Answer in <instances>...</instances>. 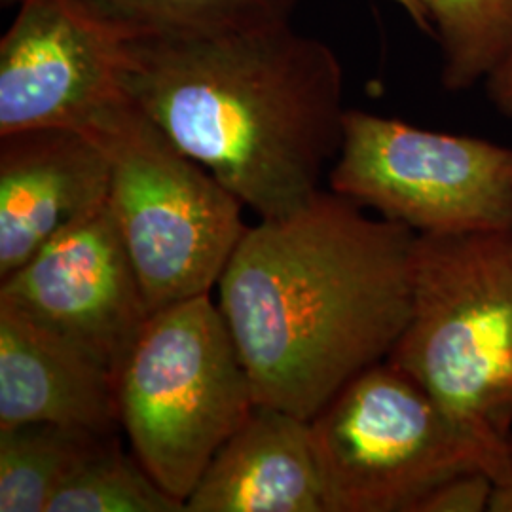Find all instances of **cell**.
<instances>
[{
  "label": "cell",
  "instance_id": "e0dca14e",
  "mask_svg": "<svg viewBox=\"0 0 512 512\" xmlns=\"http://www.w3.org/2000/svg\"><path fill=\"white\" fill-rule=\"evenodd\" d=\"M494 484V480L484 473H463L448 478L425 495L416 512L488 511Z\"/></svg>",
  "mask_w": 512,
  "mask_h": 512
},
{
  "label": "cell",
  "instance_id": "277c9868",
  "mask_svg": "<svg viewBox=\"0 0 512 512\" xmlns=\"http://www.w3.org/2000/svg\"><path fill=\"white\" fill-rule=\"evenodd\" d=\"M310 429L327 512H416L448 478H512V448L463 427L389 361L351 380Z\"/></svg>",
  "mask_w": 512,
  "mask_h": 512
},
{
  "label": "cell",
  "instance_id": "7a4b0ae2",
  "mask_svg": "<svg viewBox=\"0 0 512 512\" xmlns=\"http://www.w3.org/2000/svg\"><path fill=\"white\" fill-rule=\"evenodd\" d=\"M129 99L260 219L319 192L344 141V69L291 23L209 37H133Z\"/></svg>",
  "mask_w": 512,
  "mask_h": 512
},
{
  "label": "cell",
  "instance_id": "6da1fadb",
  "mask_svg": "<svg viewBox=\"0 0 512 512\" xmlns=\"http://www.w3.org/2000/svg\"><path fill=\"white\" fill-rule=\"evenodd\" d=\"M416 238L332 190L245 230L219 308L256 403L313 420L387 359L412 311Z\"/></svg>",
  "mask_w": 512,
  "mask_h": 512
},
{
  "label": "cell",
  "instance_id": "4fadbf2b",
  "mask_svg": "<svg viewBox=\"0 0 512 512\" xmlns=\"http://www.w3.org/2000/svg\"><path fill=\"white\" fill-rule=\"evenodd\" d=\"M114 437L46 421L0 429V512H48L55 494Z\"/></svg>",
  "mask_w": 512,
  "mask_h": 512
},
{
  "label": "cell",
  "instance_id": "9c48e42d",
  "mask_svg": "<svg viewBox=\"0 0 512 512\" xmlns=\"http://www.w3.org/2000/svg\"><path fill=\"white\" fill-rule=\"evenodd\" d=\"M0 300L90 355L114 380L152 313L109 203L0 279Z\"/></svg>",
  "mask_w": 512,
  "mask_h": 512
},
{
  "label": "cell",
  "instance_id": "8fae6325",
  "mask_svg": "<svg viewBox=\"0 0 512 512\" xmlns=\"http://www.w3.org/2000/svg\"><path fill=\"white\" fill-rule=\"evenodd\" d=\"M59 423L116 435V380L27 313L0 300V429Z\"/></svg>",
  "mask_w": 512,
  "mask_h": 512
},
{
  "label": "cell",
  "instance_id": "44dd1931",
  "mask_svg": "<svg viewBox=\"0 0 512 512\" xmlns=\"http://www.w3.org/2000/svg\"><path fill=\"white\" fill-rule=\"evenodd\" d=\"M2 4H4V6H14L16 0H2Z\"/></svg>",
  "mask_w": 512,
  "mask_h": 512
},
{
  "label": "cell",
  "instance_id": "52a82bcc",
  "mask_svg": "<svg viewBox=\"0 0 512 512\" xmlns=\"http://www.w3.org/2000/svg\"><path fill=\"white\" fill-rule=\"evenodd\" d=\"M330 190L420 236L512 230V148L348 110Z\"/></svg>",
  "mask_w": 512,
  "mask_h": 512
},
{
  "label": "cell",
  "instance_id": "ac0fdd59",
  "mask_svg": "<svg viewBox=\"0 0 512 512\" xmlns=\"http://www.w3.org/2000/svg\"><path fill=\"white\" fill-rule=\"evenodd\" d=\"M486 90L495 109L512 118V54L486 78Z\"/></svg>",
  "mask_w": 512,
  "mask_h": 512
},
{
  "label": "cell",
  "instance_id": "30bf717a",
  "mask_svg": "<svg viewBox=\"0 0 512 512\" xmlns=\"http://www.w3.org/2000/svg\"><path fill=\"white\" fill-rule=\"evenodd\" d=\"M109 154L71 128L0 135V279L109 203Z\"/></svg>",
  "mask_w": 512,
  "mask_h": 512
},
{
  "label": "cell",
  "instance_id": "3957f363",
  "mask_svg": "<svg viewBox=\"0 0 512 512\" xmlns=\"http://www.w3.org/2000/svg\"><path fill=\"white\" fill-rule=\"evenodd\" d=\"M391 365L463 427L512 448V230L420 236Z\"/></svg>",
  "mask_w": 512,
  "mask_h": 512
},
{
  "label": "cell",
  "instance_id": "7c38bea8",
  "mask_svg": "<svg viewBox=\"0 0 512 512\" xmlns=\"http://www.w3.org/2000/svg\"><path fill=\"white\" fill-rule=\"evenodd\" d=\"M184 505L186 512H327L310 421L256 403Z\"/></svg>",
  "mask_w": 512,
  "mask_h": 512
},
{
  "label": "cell",
  "instance_id": "5b68a950",
  "mask_svg": "<svg viewBox=\"0 0 512 512\" xmlns=\"http://www.w3.org/2000/svg\"><path fill=\"white\" fill-rule=\"evenodd\" d=\"M116 395L133 454L183 503L256 404L232 332L209 294L150 313L118 374Z\"/></svg>",
  "mask_w": 512,
  "mask_h": 512
},
{
  "label": "cell",
  "instance_id": "ffe728a7",
  "mask_svg": "<svg viewBox=\"0 0 512 512\" xmlns=\"http://www.w3.org/2000/svg\"><path fill=\"white\" fill-rule=\"evenodd\" d=\"M393 2L403 8L404 12L408 14V18L412 19V21L420 27V31L433 35V27H431V23H429L427 12L423 10V6H421L418 0H393Z\"/></svg>",
  "mask_w": 512,
  "mask_h": 512
},
{
  "label": "cell",
  "instance_id": "d6986e66",
  "mask_svg": "<svg viewBox=\"0 0 512 512\" xmlns=\"http://www.w3.org/2000/svg\"><path fill=\"white\" fill-rule=\"evenodd\" d=\"M488 511L512 512V478L494 484V492H492Z\"/></svg>",
  "mask_w": 512,
  "mask_h": 512
},
{
  "label": "cell",
  "instance_id": "ba28073f",
  "mask_svg": "<svg viewBox=\"0 0 512 512\" xmlns=\"http://www.w3.org/2000/svg\"><path fill=\"white\" fill-rule=\"evenodd\" d=\"M0 40V135L90 129L128 101L133 35L86 0H16Z\"/></svg>",
  "mask_w": 512,
  "mask_h": 512
},
{
  "label": "cell",
  "instance_id": "5bb4252c",
  "mask_svg": "<svg viewBox=\"0 0 512 512\" xmlns=\"http://www.w3.org/2000/svg\"><path fill=\"white\" fill-rule=\"evenodd\" d=\"M133 37H209L291 23L300 0H86Z\"/></svg>",
  "mask_w": 512,
  "mask_h": 512
},
{
  "label": "cell",
  "instance_id": "9a60e30c",
  "mask_svg": "<svg viewBox=\"0 0 512 512\" xmlns=\"http://www.w3.org/2000/svg\"><path fill=\"white\" fill-rule=\"evenodd\" d=\"M442 52L448 92L471 90L512 54V0H418Z\"/></svg>",
  "mask_w": 512,
  "mask_h": 512
},
{
  "label": "cell",
  "instance_id": "8992f818",
  "mask_svg": "<svg viewBox=\"0 0 512 512\" xmlns=\"http://www.w3.org/2000/svg\"><path fill=\"white\" fill-rule=\"evenodd\" d=\"M88 135L109 154V207L154 311L209 294L247 226L243 203L128 99Z\"/></svg>",
  "mask_w": 512,
  "mask_h": 512
},
{
  "label": "cell",
  "instance_id": "2e32d148",
  "mask_svg": "<svg viewBox=\"0 0 512 512\" xmlns=\"http://www.w3.org/2000/svg\"><path fill=\"white\" fill-rule=\"evenodd\" d=\"M48 512H186V505L114 437L55 494Z\"/></svg>",
  "mask_w": 512,
  "mask_h": 512
}]
</instances>
